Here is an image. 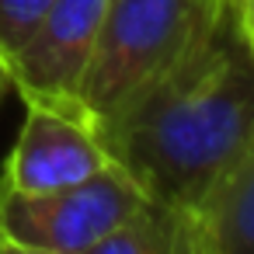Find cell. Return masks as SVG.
Masks as SVG:
<instances>
[{
	"label": "cell",
	"mask_w": 254,
	"mask_h": 254,
	"mask_svg": "<svg viewBox=\"0 0 254 254\" xmlns=\"http://www.w3.org/2000/svg\"><path fill=\"white\" fill-rule=\"evenodd\" d=\"M53 0H0V60H11V53L28 39Z\"/></svg>",
	"instance_id": "cell-8"
},
{
	"label": "cell",
	"mask_w": 254,
	"mask_h": 254,
	"mask_svg": "<svg viewBox=\"0 0 254 254\" xmlns=\"http://www.w3.org/2000/svg\"><path fill=\"white\" fill-rule=\"evenodd\" d=\"M11 94V73H7V63L0 60V101Z\"/></svg>",
	"instance_id": "cell-11"
},
{
	"label": "cell",
	"mask_w": 254,
	"mask_h": 254,
	"mask_svg": "<svg viewBox=\"0 0 254 254\" xmlns=\"http://www.w3.org/2000/svg\"><path fill=\"white\" fill-rule=\"evenodd\" d=\"M84 254H226L205 209L171 205L146 195L136 216Z\"/></svg>",
	"instance_id": "cell-6"
},
{
	"label": "cell",
	"mask_w": 254,
	"mask_h": 254,
	"mask_svg": "<svg viewBox=\"0 0 254 254\" xmlns=\"http://www.w3.org/2000/svg\"><path fill=\"white\" fill-rule=\"evenodd\" d=\"M226 254H254V132L205 205Z\"/></svg>",
	"instance_id": "cell-7"
},
{
	"label": "cell",
	"mask_w": 254,
	"mask_h": 254,
	"mask_svg": "<svg viewBox=\"0 0 254 254\" xmlns=\"http://www.w3.org/2000/svg\"><path fill=\"white\" fill-rule=\"evenodd\" d=\"M112 0H53L28 39L11 53V91L21 101L80 108L77 91Z\"/></svg>",
	"instance_id": "cell-5"
},
{
	"label": "cell",
	"mask_w": 254,
	"mask_h": 254,
	"mask_svg": "<svg viewBox=\"0 0 254 254\" xmlns=\"http://www.w3.org/2000/svg\"><path fill=\"white\" fill-rule=\"evenodd\" d=\"M105 132L84 108L25 101L21 132L4 160L0 185L11 191H53L115 167Z\"/></svg>",
	"instance_id": "cell-4"
},
{
	"label": "cell",
	"mask_w": 254,
	"mask_h": 254,
	"mask_svg": "<svg viewBox=\"0 0 254 254\" xmlns=\"http://www.w3.org/2000/svg\"><path fill=\"white\" fill-rule=\"evenodd\" d=\"M233 14H237L240 25L254 21V0H233Z\"/></svg>",
	"instance_id": "cell-10"
},
{
	"label": "cell",
	"mask_w": 254,
	"mask_h": 254,
	"mask_svg": "<svg viewBox=\"0 0 254 254\" xmlns=\"http://www.w3.org/2000/svg\"><path fill=\"white\" fill-rule=\"evenodd\" d=\"M233 0H112L77 101L101 132L115 129L230 18Z\"/></svg>",
	"instance_id": "cell-2"
},
{
	"label": "cell",
	"mask_w": 254,
	"mask_h": 254,
	"mask_svg": "<svg viewBox=\"0 0 254 254\" xmlns=\"http://www.w3.org/2000/svg\"><path fill=\"white\" fill-rule=\"evenodd\" d=\"M0 254H56V251H42V247H25V244H14V240H4V237H0Z\"/></svg>",
	"instance_id": "cell-9"
},
{
	"label": "cell",
	"mask_w": 254,
	"mask_h": 254,
	"mask_svg": "<svg viewBox=\"0 0 254 254\" xmlns=\"http://www.w3.org/2000/svg\"><path fill=\"white\" fill-rule=\"evenodd\" d=\"M240 32H244V39H247V46L254 49V21H247V25H240Z\"/></svg>",
	"instance_id": "cell-12"
},
{
	"label": "cell",
	"mask_w": 254,
	"mask_h": 254,
	"mask_svg": "<svg viewBox=\"0 0 254 254\" xmlns=\"http://www.w3.org/2000/svg\"><path fill=\"white\" fill-rule=\"evenodd\" d=\"M254 132V49L237 14L105 132L119 167L157 202L205 209Z\"/></svg>",
	"instance_id": "cell-1"
},
{
	"label": "cell",
	"mask_w": 254,
	"mask_h": 254,
	"mask_svg": "<svg viewBox=\"0 0 254 254\" xmlns=\"http://www.w3.org/2000/svg\"><path fill=\"white\" fill-rule=\"evenodd\" d=\"M143 202L146 191L119 164L53 191H11L0 185V237L56 254H84L126 226Z\"/></svg>",
	"instance_id": "cell-3"
}]
</instances>
